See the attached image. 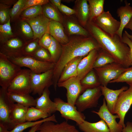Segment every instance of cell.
I'll use <instances>...</instances> for the list:
<instances>
[{
	"label": "cell",
	"instance_id": "cell-1",
	"mask_svg": "<svg viewBox=\"0 0 132 132\" xmlns=\"http://www.w3.org/2000/svg\"><path fill=\"white\" fill-rule=\"evenodd\" d=\"M85 27L100 48L111 55L116 62L125 68L132 66V57L129 48L117 34L113 36L110 35L93 22L88 21Z\"/></svg>",
	"mask_w": 132,
	"mask_h": 132
},
{
	"label": "cell",
	"instance_id": "cell-2",
	"mask_svg": "<svg viewBox=\"0 0 132 132\" xmlns=\"http://www.w3.org/2000/svg\"><path fill=\"white\" fill-rule=\"evenodd\" d=\"M61 44V54L53 69V85L55 90L56 89L57 84L62 72L67 63L75 58L84 57L93 50L100 48L96 40L91 36L74 38L69 40L67 44Z\"/></svg>",
	"mask_w": 132,
	"mask_h": 132
},
{
	"label": "cell",
	"instance_id": "cell-3",
	"mask_svg": "<svg viewBox=\"0 0 132 132\" xmlns=\"http://www.w3.org/2000/svg\"><path fill=\"white\" fill-rule=\"evenodd\" d=\"M11 62L21 67L28 68L31 71L39 74L53 69L55 64L38 60L30 56L21 55L8 57Z\"/></svg>",
	"mask_w": 132,
	"mask_h": 132
},
{
	"label": "cell",
	"instance_id": "cell-4",
	"mask_svg": "<svg viewBox=\"0 0 132 132\" xmlns=\"http://www.w3.org/2000/svg\"><path fill=\"white\" fill-rule=\"evenodd\" d=\"M3 54H0V86L7 89L11 82L22 69Z\"/></svg>",
	"mask_w": 132,
	"mask_h": 132
},
{
	"label": "cell",
	"instance_id": "cell-5",
	"mask_svg": "<svg viewBox=\"0 0 132 132\" xmlns=\"http://www.w3.org/2000/svg\"><path fill=\"white\" fill-rule=\"evenodd\" d=\"M31 73L29 69H22L11 82L7 89L8 92L20 94L31 93Z\"/></svg>",
	"mask_w": 132,
	"mask_h": 132
},
{
	"label": "cell",
	"instance_id": "cell-6",
	"mask_svg": "<svg viewBox=\"0 0 132 132\" xmlns=\"http://www.w3.org/2000/svg\"><path fill=\"white\" fill-rule=\"evenodd\" d=\"M102 95L100 86L86 89L76 100L75 105L77 110L82 112L87 109L96 107Z\"/></svg>",
	"mask_w": 132,
	"mask_h": 132
},
{
	"label": "cell",
	"instance_id": "cell-7",
	"mask_svg": "<svg viewBox=\"0 0 132 132\" xmlns=\"http://www.w3.org/2000/svg\"><path fill=\"white\" fill-rule=\"evenodd\" d=\"M127 68L116 62L94 68L101 86H107L110 82L118 78Z\"/></svg>",
	"mask_w": 132,
	"mask_h": 132
},
{
	"label": "cell",
	"instance_id": "cell-8",
	"mask_svg": "<svg viewBox=\"0 0 132 132\" xmlns=\"http://www.w3.org/2000/svg\"><path fill=\"white\" fill-rule=\"evenodd\" d=\"M57 111H59L61 117L66 121L71 120L75 121L78 125L85 120L84 114L78 111L75 106L66 102L59 98H55Z\"/></svg>",
	"mask_w": 132,
	"mask_h": 132
},
{
	"label": "cell",
	"instance_id": "cell-9",
	"mask_svg": "<svg viewBox=\"0 0 132 132\" xmlns=\"http://www.w3.org/2000/svg\"><path fill=\"white\" fill-rule=\"evenodd\" d=\"M53 69L39 74L31 71V88L33 95L37 94L40 96L46 88L53 85Z\"/></svg>",
	"mask_w": 132,
	"mask_h": 132
},
{
	"label": "cell",
	"instance_id": "cell-10",
	"mask_svg": "<svg viewBox=\"0 0 132 132\" xmlns=\"http://www.w3.org/2000/svg\"><path fill=\"white\" fill-rule=\"evenodd\" d=\"M14 102L10 98L7 89H0V123L6 126L8 130H11L15 126L10 118L11 112Z\"/></svg>",
	"mask_w": 132,
	"mask_h": 132
},
{
	"label": "cell",
	"instance_id": "cell-11",
	"mask_svg": "<svg viewBox=\"0 0 132 132\" xmlns=\"http://www.w3.org/2000/svg\"><path fill=\"white\" fill-rule=\"evenodd\" d=\"M132 104V85L119 95L115 105L114 114L118 115L120 120L118 123L124 128L126 125L124 120L126 114Z\"/></svg>",
	"mask_w": 132,
	"mask_h": 132
},
{
	"label": "cell",
	"instance_id": "cell-12",
	"mask_svg": "<svg viewBox=\"0 0 132 132\" xmlns=\"http://www.w3.org/2000/svg\"><path fill=\"white\" fill-rule=\"evenodd\" d=\"M100 29L111 36L116 34L120 22L115 19L109 11H104L93 22Z\"/></svg>",
	"mask_w": 132,
	"mask_h": 132
},
{
	"label": "cell",
	"instance_id": "cell-13",
	"mask_svg": "<svg viewBox=\"0 0 132 132\" xmlns=\"http://www.w3.org/2000/svg\"><path fill=\"white\" fill-rule=\"evenodd\" d=\"M80 81V80L77 76L70 78L57 84L58 87L66 89L67 102L74 106L75 105L77 99L82 92Z\"/></svg>",
	"mask_w": 132,
	"mask_h": 132
},
{
	"label": "cell",
	"instance_id": "cell-14",
	"mask_svg": "<svg viewBox=\"0 0 132 132\" xmlns=\"http://www.w3.org/2000/svg\"><path fill=\"white\" fill-rule=\"evenodd\" d=\"M92 112L95 113L104 121L107 125L110 132H122L123 128L122 126L116 121L117 118H119V116L111 114L108 110L106 106V100L103 99L102 105L98 111L92 110Z\"/></svg>",
	"mask_w": 132,
	"mask_h": 132
},
{
	"label": "cell",
	"instance_id": "cell-15",
	"mask_svg": "<svg viewBox=\"0 0 132 132\" xmlns=\"http://www.w3.org/2000/svg\"><path fill=\"white\" fill-rule=\"evenodd\" d=\"M28 22L33 30L34 39H40L47 32H48V28L50 21L43 14L35 17L29 19H24Z\"/></svg>",
	"mask_w": 132,
	"mask_h": 132
},
{
	"label": "cell",
	"instance_id": "cell-16",
	"mask_svg": "<svg viewBox=\"0 0 132 132\" xmlns=\"http://www.w3.org/2000/svg\"><path fill=\"white\" fill-rule=\"evenodd\" d=\"M35 132H79L74 125L69 124L67 121L59 123L46 121L41 123Z\"/></svg>",
	"mask_w": 132,
	"mask_h": 132
},
{
	"label": "cell",
	"instance_id": "cell-17",
	"mask_svg": "<svg viewBox=\"0 0 132 132\" xmlns=\"http://www.w3.org/2000/svg\"><path fill=\"white\" fill-rule=\"evenodd\" d=\"M98 50L95 49L91 51L83 57L79 63L77 77L80 80L93 69V66L98 55Z\"/></svg>",
	"mask_w": 132,
	"mask_h": 132
},
{
	"label": "cell",
	"instance_id": "cell-18",
	"mask_svg": "<svg viewBox=\"0 0 132 132\" xmlns=\"http://www.w3.org/2000/svg\"><path fill=\"white\" fill-rule=\"evenodd\" d=\"M100 87L102 95L106 100L107 108L110 112L114 115L115 105L119 95L128 88L124 86L118 89L114 90L110 89L107 86L101 85Z\"/></svg>",
	"mask_w": 132,
	"mask_h": 132
},
{
	"label": "cell",
	"instance_id": "cell-19",
	"mask_svg": "<svg viewBox=\"0 0 132 132\" xmlns=\"http://www.w3.org/2000/svg\"><path fill=\"white\" fill-rule=\"evenodd\" d=\"M50 94L49 88H46L42 95L35 99V106L36 108L47 113L50 116L57 111L55 102L50 98Z\"/></svg>",
	"mask_w": 132,
	"mask_h": 132
},
{
	"label": "cell",
	"instance_id": "cell-20",
	"mask_svg": "<svg viewBox=\"0 0 132 132\" xmlns=\"http://www.w3.org/2000/svg\"><path fill=\"white\" fill-rule=\"evenodd\" d=\"M124 1L125 5L120 7L117 11L118 16L120 19V24L116 34L121 38L123 30L132 17V7L127 1Z\"/></svg>",
	"mask_w": 132,
	"mask_h": 132
},
{
	"label": "cell",
	"instance_id": "cell-21",
	"mask_svg": "<svg viewBox=\"0 0 132 132\" xmlns=\"http://www.w3.org/2000/svg\"><path fill=\"white\" fill-rule=\"evenodd\" d=\"M23 46V43L21 40L17 38L11 39L4 44L3 48L4 52L2 54L8 57L22 55Z\"/></svg>",
	"mask_w": 132,
	"mask_h": 132
},
{
	"label": "cell",
	"instance_id": "cell-22",
	"mask_svg": "<svg viewBox=\"0 0 132 132\" xmlns=\"http://www.w3.org/2000/svg\"><path fill=\"white\" fill-rule=\"evenodd\" d=\"M48 33L60 44H64L68 42L69 39L65 34L61 23L50 20L48 28Z\"/></svg>",
	"mask_w": 132,
	"mask_h": 132
},
{
	"label": "cell",
	"instance_id": "cell-23",
	"mask_svg": "<svg viewBox=\"0 0 132 132\" xmlns=\"http://www.w3.org/2000/svg\"><path fill=\"white\" fill-rule=\"evenodd\" d=\"M83 57H77L67 63L63 69L57 83L62 82L72 77H77L78 66Z\"/></svg>",
	"mask_w": 132,
	"mask_h": 132
},
{
	"label": "cell",
	"instance_id": "cell-24",
	"mask_svg": "<svg viewBox=\"0 0 132 132\" xmlns=\"http://www.w3.org/2000/svg\"><path fill=\"white\" fill-rule=\"evenodd\" d=\"M87 0H77L75 10L76 13L81 24L85 27L89 21V10Z\"/></svg>",
	"mask_w": 132,
	"mask_h": 132
},
{
	"label": "cell",
	"instance_id": "cell-25",
	"mask_svg": "<svg viewBox=\"0 0 132 132\" xmlns=\"http://www.w3.org/2000/svg\"><path fill=\"white\" fill-rule=\"evenodd\" d=\"M28 108L19 103L14 104L11 112L10 118L15 126L26 121V115Z\"/></svg>",
	"mask_w": 132,
	"mask_h": 132
},
{
	"label": "cell",
	"instance_id": "cell-26",
	"mask_svg": "<svg viewBox=\"0 0 132 132\" xmlns=\"http://www.w3.org/2000/svg\"><path fill=\"white\" fill-rule=\"evenodd\" d=\"M78 126L79 129L83 132H110L106 124L102 119L93 123L85 120Z\"/></svg>",
	"mask_w": 132,
	"mask_h": 132
},
{
	"label": "cell",
	"instance_id": "cell-27",
	"mask_svg": "<svg viewBox=\"0 0 132 132\" xmlns=\"http://www.w3.org/2000/svg\"><path fill=\"white\" fill-rule=\"evenodd\" d=\"M80 82L82 92L87 89L94 88L101 85L98 77L94 69L89 72Z\"/></svg>",
	"mask_w": 132,
	"mask_h": 132
},
{
	"label": "cell",
	"instance_id": "cell-28",
	"mask_svg": "<svg viewBox=\"0 0 132 132\" xmlns=\"http://www.w3.org/2000/svg\"><path fill=\"white\" fill-rule=\"evenodd\" d=\"M10 99L14 102H16L28 108L35 106V99L29 94H20L8 93Z\"/></svg>",
	"mask_w": 132,
	"mask_h": 132
},
{
	"label": "cell",
	"instance_id": "cell-29",
	"mask_svg": "<svg viewBox=\"0 0 132 132\" xmlns=\"http://www.w3.org/2000/svg\"><path fill=\"white\" fill-rule=\"evenodd\" d=\"M89 10L88 21L93 22L104 11V0H88Z\"/></svg>",
	"mask_w": 132,
	"mask_h": 132
},
{
	"label": "cell",
	"instance_id": "cell-30",
	"mask_svg": "<svg viewBox=\"0 0 132 132\" xmlns=\"http://www.w3.org/2000/svg\"><path fill=\"white\" fill-rule=\"evenodd\" d=\"M116 62L114 57L101 48L98 50V55L93 66V68L99 67L107 64Z\"/></svg>",
	"mask_w": 132,
	"mask_h": 132
},
{
	"label": "cell",
	"instance_id": "cell-31",
	"mask_svg": "<svg viewBox=\"0 0 132 132\" xmlns=\"http://www.w3.org/2000/svg\"><path fill=\"white\" fill-rule=\"evenodd\" d=\"M47 121H51L55 122H57L55 116L54 114L44 119L38 121L34 122L27 121L18 124L11 130L9 132H23L25 129L30 127H32L37 124L42 123Z\"/></svg>",
	"mask_w": 132,
	"mask_h": 132
},
{
	"label": "cell",
	"instance_id": "cell-32",
	"mask_svg": "<svg viewBox=\"0 0 132 132\" xmlns=\"http://www.w3.org/2000/svg\"><path fill=\"white\" fill-rule=\"evenodd\" d=\"M66 25L69 35H78L85 37L90 36L86 29L75 21H67L66 23Z\"/></svg>",
	"mask_w": 132,
	"mask_h": 132
},
{
	"label": "cell",
	"instance_id": "cell-33",
	"mask_svg": "<svg viewBox=\"0 0 132 132\" xmlns=\"http://www.w3.org/2000/svg\"><path fill=\"white\" fill-rule=\"evenodd\" d=\"M51 37L52 42L48 50L50 55L53 62L55 64L61 55L62 46L61 44L51 36Z\"/></svg>",
	"mask_w": 132,
	"mask_h": 132
},
{
	"label": "cell",
	"instance_id": "cell-34",
	"mask_svg": "<svg viewBox=\"0 0 132 132\" xmlns=\"http://www.w3.org/2000/svg\"><path fill=\"white\" fill-rule=\"evenodd\" d=\"M46 112L38 109L35 107H31L28 108L27 110L26 117V121H35L39 119H44L49 117Z\"/></svg>",
	"mask_w": 132,
	"mask_h": 132
},
{
	"label": "cell",
	"instance_id": "cell-35",
	"mask_svg": "<svg viewBox=\"0 0 132 132\" xmlns=\"http://www.w3.org/2000/svg\"><path fill=\"white\" fill-rule=\"evenodd\" d=\"M43 14L50 20L58 22L61 23L62 19L56 9L52 5L47 3L43 7Z\"/></svg>",
	"mask_w": 132,
	"mask_h": 132
},
{
	"label": "cell",
	"instance_id": "cell-36",
	"mask_svg": "<svg viewBox=\"0 0 132 132\" xmlns=\"http://www.w3.org/2000/svg\"><path fill=\"white\" fill-rule=\"evenodd\" d=\"M43 7L40 5L30 7L23 10L21 16L24 19H29L35 17L43 14Z\"/></svg>",
	"mask_w": 132,
	"mask_h": 132
},
{
	"label": "cell",
	"instance_id": "cell-37",
	"mask_svg": "<svg viewBox=\"0 0 132 132\" xmlns=\"http://www.w3.org/2000/svg\"><path fill=\"white\" fill-rule=\"evenodd\" d=\"M31 56L40 61L53 63L48 50L40 46Z\"/></svg>",
	"mask_w": 132,
	"mask_h": 132
},
{
	"label": "cell",
	"instance_id": "cell-38",
	"mask_svg": "<svg viewBox=\"0 0 132 132\" xmlns=\"http://www.w3.org/2000/svg\"><path fill=\"white\" fill-rule=\"evenodd\" d=\"M124 82H126L129 86L132 85V66L127 68L118 78L109 83Z\"/></svg>",
	"mask_w": 132,
	"mask_h": 132
},
{
	"label": "cell",
	"instance_id": "cell-39",
	"mask_svg": "<svg viewBox=\"0 0 132 132\" xmlns=\"http://www.w3.org/2000/svg\"><path fill=\"white\" fill-rule=\"evenodd\" d=\"M40 46L38 41L30 42L23 47L22 50V55L31 56Z\"/></svg>",
	"mask_w": 132,
	"mask_h": 132
},
{
	"label": "cell",
	"instance_id": "cell-40",
	"mask_svg": "<svg viewBox=\"0 0 132 132\" xmlns=\"http://www.w3.org/2000/svg\"><path fill=\"white\" fill-rule=\"evenodd\" d=\"M27 0H19L13 5L10 11V16L12 18L16 16L22 12Z\"/></svg>",
	"mask_w": 132,
	"mask_h": 132
},
{
	"label": "cell",
	"instance_id": "cell-41",
	"mask_svg": "<svg viewBox=\"0 0 132 132\" xmlns=\"http://www.w3.org/2000/svg\"><path fill=\"white\" fill-rule=\"evenodd\" d=\"M52 42L51 35L48 32H46L38 41L39 46L48 50Z\"/></svg>",
	"mask_w": 132,
	"mask_h": 132
},
{
	"label": "cell",
	"instance_id": "cell-42",
	"mask_svg": "<svg viewBox=\"0 0 132 132\" xmlns=\"http://www.w3.org/2000/svg\"><path fill=\"white\" fill-rule=\"evenodd\" d=\"M21 31L26 36L29 38L34 37L33 33L30 25L26 21H22L21 24Z\"/></svg>",
	"mask_w": 132,
	"mask_h": 132
},
{
	"label": "cell",
	"instance_id": "cell-43",
	"mask_svg": "<svg viewBox=\"0 0 132 132\" xmlns=\"http://www.w3.org/2000/svg\"><path fill=\"white\" fill-rule=\"evenodd\" d=\"M10 11L7 7L0 8V22L3 24L6 23L10 18Z\"/></svg>",
	"mask_w": 132,
	"mask_h": 132
},
{
	"label": "cell",
	"instance_id": "cell-44",
	"mask_svg": "<svg viewBox=\"0 0 132 132\" xmlns=\"http://www.w3.org/2000/svg\"><path fill=\"white\" fill-rule=\"evenodd\" d=\"M48 0H27L25 5L22 10V12L24 10L30 7L36 5H45L48 3Z\"/></svg>",
	"mask_w": 132,
	"mask_h": 132
},
{
	"label": "cell",
	"instance_id": "cell-45",
	"mask_svg": "<svg viewBox=\"0 0 132 132\" xmlns=\"http://www.w3.org/2000/svg\"><path fill=\"white\" fill-rule=\"evenodd\" d=\"M10 19L6 23L0 25V31L6 35H11L13 34L10 25Z\"/></svg>",
	"mask_w": 132,
	"mask_h": 132
},
{
	"label": "cell",
	"instance_id": "cell-46",
	"mask_svg": "<svg viewBox=\"0 0 132 132\" xmlns=\"http://www.w3.org/2000/svg\"><path fill=\"white\" fill-rule=\"evenodd\" d=\"M59 10L66 15H69L75 14L76 11L74 9L61 4Z\"/></svg>",
	"mask_w": 132,
	"mask_h": 132
},
{
	"label": "cell",
	"instance_id": "cell-47",
	"mask_svg": "<svg viewBox=\"0 0 132 132\" xmlns=\"http://www.w3.org/2000/svg\"><path fill=\"white\" fill-rule=\"evenodd\" d=\"M122 39L123 42L127 44L129 48L130 55L132 57V41L124 32L123 33Z\"/></svg>",
	"mask_w": 132,
	"mask_h": 132
},
{
	"label": "cell",
	"instance_id": "cell-48",
	"mask_svg": "<svg viewBox=\"0 0 132 132\" xmlns=\"http://www.w3.org/2000/svg\"><path fill=\"white\" fill-rule=\"evenodd\" d=\"M122 132H132V122L128 121L125 127L123 128Z\"/></svg>",
	"mask_w": 132,
	"mask_h": 132
},
{
	"label": "cell",
	"instance_id": "cell-49",
	"mask_svg": "<svg viewBox=\"0 0 132 132\" xmlns=\"http://www.w3.org/2000/svg\"><path fill=\"white\" fill-rule=\"evenodd\" d=\"M50 1L55 7L59 9L61 5V0H51Z\"/></svg>",
	"mask_w": 132,
	"mask_h": 132
},
{
	"label": "cell",
	"instance_id": "cell-50",
	"mask_svg": "<svg viewBox=\"0 0 132 132\" xmlns=\"http://www.w3.org/2000/svg\"><path fill=\"white\" fill-rule=\"evenodd\" d=\"M9 131L6 126L0 123V132H9Z\"/></svg>",
	"mask_w": 132,
	"mask_h": 132
},
{
	"label": "cell",
	"instance_id": "cell-51",
	"mask_svg": "<svg viewBox=\"0 0 132 132\" xmlns=\"http://www.w3.org/2000/svg\"><path fill=\"white\" fill-rule=\"evenodd\" d=\"M125 28L130 29L132 31V17Z\"/></svg>",
	"mask_w": 132,
	"mask_h": 132
},
{
	"label": "cell",
	"instance_id": "cell-52",
	"mask_svg": "<svg viewBox=\"0 0 132 132\" xmlns=\"http://www.w3.org/2000/svg\"><path fill=\"white\" fill-rule=\"evenodd\" d=\"M42 123L39 124L31 127V128L28 132H35L37 130L39 125Z\"/></svg>",
	"mask_w": 132,
	"mask_h": 132
},
{
	"label": "cell",
	"instance_id": "cell-53",
	"mask_svg": "<svg viewBox=\"0 0 132 132\" xmlns=\"http://www.w3.org/2000/svg\"><path fill=\"white\" fill-rule=\"evenodd\" d=\"M124 33L132 41V33L131 34H130L126 31H124Z\"/></svg>",
	"mask_w": 132,
	"mask_h": 132
}]
</instances>
